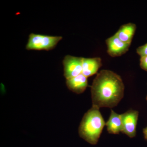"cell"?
Segmentation results:
<instances>
[{
  "label": "cell",
  "instance_id": "obj_14",
  "mask_svg": "<svg viewBox=\"0 0 147 147\" xmlns=\"http://www.w3.org/2000/svg\"><path fill=\"white\" fill-rule=\"evenodd\" d=\"M146 100L147 101V96L146 97Z\"/></svg>",
  "mask_w": 147,
  "mask_h": 147
},
{
  "label": "cell",
  "instance_id": "obj_8",
  "mask_svg": "<svg viewBox=\"0 0 147 147\" xmlns=\"http://www.w3.org/2000/svg\"><path fill=\"white\" fill-rule=\"evenodd\" d=\"M101 66L102 60L100 58H83L82 73L88 78L95 74Z\"/></svg>",
  "mask_w": 147,
  "mask_h": 147
},
{
  "label": "cell",
  "instance_id": "obj_2",
  "mask_svg": "<svg viewBox=\"0 0 147 147\" xmlns=\"http://www.w3.org/2000/svg\"><path fill=\"white\" fill-rule=\"evenodd\" d=\"M105 125L99 108L92 106L82 119L79 128V136L89 144L96 145Z\"/></svg>",
  "mask_w": 147,
  "mask_h": 147
},
{
  "label": "cell",
  "instance_id": "obj_5",
  "mask_svg": "<svg viewBox=\"0 0 147 147\" xmlns=\"http://www.w3.org/2000/svg\"><path fill=\"white\" fill-rule=\"evenodd\" d=\"M139 113L137 110H129L121 115L123 123V133L130 138L136 135V129Z\"/></svg>",
  "mask_w": 147,
  "mask_h": 147
},
{
  "label": "cell",
  "instance_id": "obj_12",
  "mask_svg": "<svg viewBox=\"0 0 147 147\" xmlns=\"http://www.w3.org/2000/svg\"><path fill=\"white\" fill-rule=\"evenodd\" d=\"M140 66L142 69L147 71V56L141 57Z\"/></svg>",
  "mask_w": 147,
  "mask_h": 147
},
{
  "label": "cell",
  "instance_id": "obj_3",
  "mask_svg": "<svg viewBox=\"0 0 147 147\" xmlns=\"http://www.w3.org/2000/svg\"><path fill=\"white\" fill-rule=\"evenodd\" d=\"M62 39L61 36L32 33L29 35L26 48L28 50L49 51L54 49Z\"/></svg>",
  "mask_w": 147,
  "mask_h": 147
},
{
  "label": "cell",
  "instance_id": "obj_13",
  "mask_svg": "<svg viewBox=\"0 0 147 147\" xmlns=\"http://www.w3.org/2000/svg\"><path fill=\"white\" fill-rule=\"evenodd\" d=\"M143 133L145 139L147 140V127L143 129Z\"/></svg>",
  "mask_w": 147,
  "mask_h": 147
},
{
  "label": "cell",
  "instance_id": "obj_6",
  "mask_svg": "<svg viewBox=\"0 0 147 147\" xmlns=\"http://www.w3.org/2000/svg\"><path fill=\"white\" fill-rule=\"evenodd\" d=\"M106 43L108 47L107 53L113 57H120L125 54L131 45L123 42L115 34L106 40Z\"/></svg>",
  "mask_w": 147,
  "mask_h": 147
},
{
  "label": "cell",
  "instance_id": "obj_11",
  "mask_svg": "<svg viewBox=\"0 0 147 147\" xmlns=\"http://www.w3.org/2000/svg\"><path fill=\"white\" fill-rule=\"evenodd\" d=\"M137 53L141 57L147 56V43L138 47L137 49Z\"/></svg>",
  "mask_w": 147,
  "mask_h": 147
},
{
  "label": "cell",
  "instance_id": "obj_1",
  "mask_svg": "<svg viewBox=\"0 0 147 147\" xmlns=\"http://www.w3.org/2000/svg\"><path fill=\"white\" fill-rule=\"evenodd\" d=\"M124 90L119 75L111 70H101L91 88L92 106L99 108L116 107L123 97Z\"/></svg>",
  "mask_w": 147,
  "mask_h": 147
},
{
  "label": "cell",
  "instance_id": "obj_9",
  "mask_svg": "<svg viewBox=\"0 0 147 147\" xmlns=\"http://www.w3.org/2000/svg\"><path fill=\"white\" fill-rule=\"evenodd\" d=\"M136 29V24L128 23L122 25L115 34L123 42L131 44Z\"/></svg>",
  "mask_w": 147,
  "mask_h": 147
},
{
  "label": "cell",
  "instance_id": "obj_7",
  "mask_svg": "<svg viewBox=\"0 0 147 147\" xmlns=\"http://www.w3.org/2000/svg\"><path fill=\"white\" fill-rule=\"evenodd\" d=\"M66 85L70 90L80 94L84 92L88 87V78L82 73L76 77L67 79Z\"/></svg>",
  "mask_w": 147,
  "mask_h": 147
},
{
  "label": "cell",
  "instance_id": "obj_10",
  "mask_svg": "<svg viewBox=\"0 0 147 147\" xmlns=\"http://www.w3.org/2000/svg\"><path fill=\"white\" fill-rule=\"evenodd\" d=\"M105 125L110 134H117L122 132L123 123L121 115L111 110L110 117L105 123Z\"/></svg>",
  "mask_w": 147,
  "mask_h": 147
},
{
  "label": "cell",
  "instance_id": "obj_4",
  "mask_svg": "<svg viewBox=\"0 0 147 147\" xmlns=\"http://www.w3.org/2000/svg\"><path fill=\"white\" fill-rule=\"evenodd\" d=\"M83 58L67 55L63 61L64 75L68 79L78 76L82 72Z\"/></svg>",
  "mask_w": 147,
  "mask_h": 147
}]
</instances>
